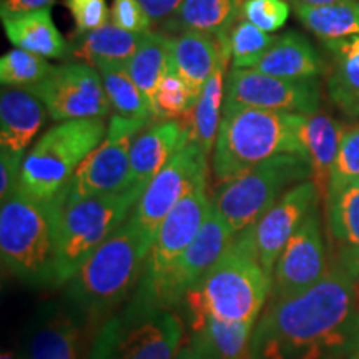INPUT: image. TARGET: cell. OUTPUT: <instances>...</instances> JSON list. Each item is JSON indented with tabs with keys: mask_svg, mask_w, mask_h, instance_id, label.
Returning <instances> with one entry per match:
<instances>
[{
	"mask_svg": "<svg viewBox=\"0 0 359 359\" xmlns=\"http://www.w3.org/2000/svg\"><path fill=\"white\" fill-rule=\"evenodd\" d=\"M358 341L356 281L333 263L302 294L268 303L251 336L250 359H346Z\"/></svg>",
	"mask_w": 359,
	"mask_h": 359,
	"instance_id": "obj_1",
	"label": "cell"
},
{
	"mask_svg": "<svg viewBox=\"0 0 359 359\" xmlns=\"http://www.w3.org/2000/svg\"><path fill=\"white\" fill-rule=\"evenodd\" d=\"M304 118L306 115L291 111L224 110L213 148L212 167L217 183L223 185L273 156H304L299 140Z\"/></svg>",
	"mask_w": 359,
	"mask_h": 359,
	"instance_id": "obj_2",
	"label": "cell"
},
{
	"mask_svg": "<svg viewBox=\"0 0 359 359\" xmlns=\"http://www.w3.org/2000/svg\"><path fill=\"white\" fill-rule=\"evenodd\" d=\"M271 283L273 276L255 255L248 226L235 235L230 248L182 303L185 309L203 311L219 321L257 323L271 294Z\"/></svg>",
	"mask_w": 359,
	"mask_h": 359,
	"instance_id": "obj_3",
	"label": "cell"
},
{
	"mask_svg": "<svg viewBox=\"0 0 359 359\" xmlns=\"http://www.w3.org/2000/svg\"><path fill=\"white\" fill-rule=\"evenodd\" d=\"M147 255L142 238L128 218L67 283L70 308L88 321L110 313L137 290Z\"/></svg>",
	"mask_w": 359,
	"mask_h": 359,
	"instance_id": "obj_4",
	"label": "cell"
},
{
	"mask_svg": "<svg viewBox=\"0 0 359 359\" xmlns=\"http://www.w3.org/2000/svg\"><path fill=\"white\" fill-rule=\"evenodd\" d=\"M0 258L30 286L55 285V212L50 201L17 188L0 210Z\"/></svg>",
	"mask_w": 359,
	"mask_h": 359,
	"instance_id": "obj_5",
	"label": "cell"
},
{
	"mask_svg": "<svg viewBox=\"0 0 359 359\" xmlns=\"http://www.w3.org/2000/svg\"><path fill=\"white\" fill-rule=\"evenodd\" d=\"M142 190L77 201L50 200L55 212V285H65L132 215Z\"/></svg>",
	"mask_w": 359,
	"mask_h": 359,
	"instance_id": "obj_6",
	"label": "cell"
},
{
	"mask_svg": "<svg viewBox=\"0 0 359 359\" xmlns=\"http://www.w3.org/2000/svg\"><path fill=\"white\" fill-rule=\"evenodd\" d=\"M103 118L70 120L47 130L24 158L20 185L32 198L50 201L69 185L107 135Z\"/></svg>",
	"mask_w": 359,
	"mask_h": 359,
	"instance_id": "obj_7",
	"label": "cell"
},
{
	"mask_svg": "<svg viewBox=\"0 0 359 359\" xmlns=\"http://www.w3.org/2000/svg\"><path fill=\"white\" fill-rule=\"evenodd\" d=\"M182 339L183 325L172 309L133 298L100 326L87 359H173Z\"/></svg>",
	"mask_w": 359,
	"mask_h": 359,
	"instance_id": "obj_8",
	"label": "cell"
},
{
	"mask_svg": "<svg viewBox=\"0 0 359 359\" xmlns=\"http://www.w3.org/2000/svg\"><path fill=\"white\" fill-rule=\"evenodd\" d=\"M311 180V167L303 155L273 156L258 167L219 187L213 210L233 235L246 230L281 198L291 187Z\"/></svg>",
	"mask_w": 359,
	"mask_h": 359,
	"instance_id": "obj_9",
	"label": "cell"
},
{
	"mask_svg": "<svg viewBox=\"0 0 359 359\" xmlns=\"http://www.w3.org/2000/svg\"><path fill=\"white\" fill-rule=\"evenodd\" d=\"M151 120L114 115L100 147L90 154L53 200L77 201L130 190V148Z\"/></svg>",
	"mask_w": 359,
	"mask_h": 359,
	"instance_id": "obj_10",
	"label": "cell"
},
{
	"mask_svg": "<svg viewBox=\"0 0 359 359\" xmlns=\"http://www.w3.org/2000/svg\"><path fill=\"white\" fill-rule=\"evenodd\" d=\"M206 172L208 156L190 140L145 187L130 215V222L140 235L147 253L168 213L191 190L206 183Z\"/></svg>",
	"mask_w": 359,
	"mask_h": 359,
	"instance_id": "obj_11",
	"label": "cell"
},
{
	"mask_svg": "<svg viewBox=\"0 0 359 359\" xmlns=\"http://www.w3.org/2000/svg\"><path fill=\"white\" fill-rule=\"evenodd\" d=\"M318 79L286 80L253 69H231L224 88V110L258 109L313 115L320 110Z\"/></svg>",
	"mask_w": 359,
	"mask_h": 359,
	"instance_id": "obj_12",
	"label": "cell"
},
{
	"mask_svg": "<svg viewBox=\"0 0 359 359\" xmlns=\"http://www.w3.org/2000/svg\"><path fill=\"white\" fill-rule=\"evenodd\" d=\"M27 90L40 98L55 122L103 118L111 109L100 74L85 62H65Z\"/></svg>",
	"mask_w": 359,
	"mask_h": 359,
	"instance_id": "obj_13",
	"label": "cell"
},
{
	"mask_svg": "<svg viewBox=\"0 0 359 359\" xmlns=\"http://www.w3.org/2000/svg\"><path fill=\"white\" fill-rule=\"evenodd\" d=\"M212 210L213 201L206 193V183L191 190L175 206L156 231L133 296H147L158 285L198 235Z\"/></svg>",
	"mask_w": 359,
	"mask_h": 359,
	"instance_id": "obj_14",
	"label": "cell"
},
{
	"mask_svg": "<svg viewBox=\"0 0 359 359\" xmlns=\"http://www.w3.org/2000/svg\"><path fill=\"white\" fill-rule=\"evenodd\" d=\"M235 235L228 230L217 212L212 210L198 235L170 271L147 296H133L138 302L155 308L170 309L183 302L188 291L198 285L215 263L230 248Z\"/></svg>",
	"mask_w": 359,
	"mask_h": 359,
	"instance_id": "obj_15",
	"label": "cell"
},
{
	"mask_svg": "<svg viewBox=\"0 0 359 359\" xmlns=\"http://www.w3.org/2000/svg\"><path fill=\"white\" fill-rule=\"evenodd\" d=\"M330 264L318 205L290 238L273 269L271 294L268 303L281 302L316 285L326 275Z\"/></svg>",
	"mask_w": 359,
	"mask_h": 359,
	"instance_id": "obj_16",
	"label": "cell"
},
{
	"mask_svg": "<svg viewBox=\"0 0 359 359\" xmlns=\"http://www.w3.org/2000/svg\"><path fill=\"white\" fill-rule=\"evenodd\" d=\"M320 200L316 185L306 180L283 193L281 198L257 223L251 224L255 255L268 275L273 276L281 251Z\"/></svg>",
	"mask_w": 359,
	"mask_h": 359,
	"instance_id": "obj_17",
	"label": "cell"
},
{
	"mask_svg": "<svg viewBox=\"0 0 359 359\" xmlns=\"http://www.w3.org/2000/svg\"><path fill=\"white\" fill-rule=\"evenodd\" d=\"M190 140L188 125L177 120L148 125L130 148V188L145 190L151 178Z\"/></svg>",
	"mask_w": 359,
	"mask_h": 359,
	"instance_id": "obj_18",
	"label": "cell"
},
{
	"mask_svg": "<svg viewBox=\"0 0 359 359\" xmlns=\"http://www.w3.org/2000/svg\"><path fill=\"white\" fill-rule=\"evenodd\" d=\"M190 343L201 359H250L255 323H226L196 309H185Z\"/></svg>",
	"mask_w": 359,
	"mask_h": 359,
	"instance_id": "obj_19",
	"label": "cell"
},
{
	"mask_svg": "<svg viewBox=\"0 0 359 359\" xmlns=\"http://www.w3.org/2000/svg\"><path fill=\"white\" fill-rule=\"evenodd\" d=\"M253 70L278 79L309 80L326 74L327 65L304 35L290 30L276 37Z\"/></svg>",
	"mask_w": 359,
	"mask_h": 359,
	"instance_id": "obj_20",
	"label": "cell"
},
{
	"mask_svg": "<svg viewBox=\"0 0 359 359\" xmlns=\"http://www.w3.org/2000/svg\"><path fill=\"white\" fill-rule=\"evenodd\" d=\"M47 109L27 88L2 90L0 95V148L24 154L47 120Z\"/></svg>",
	"mask_w": 359,
	"mask_h": 359,
	"instance_id": "obj_21",
	"label": "cell"
},
{
	"mask_svg": "<svg viewBox=\"0 0 359 359\" xmlns=\"http://www.w3.org/2000/svg\"><path fill=\"white\" fill-rule=\"evenodd\" d=\"M228 34H230V30H223V32L217 34L219 43H222V57H219V62L212 77L201 90L198 103L193 109L190 122H188L191 142H195L206 156L213 151L219 123H222L223 118L224 88H226L228 77L226 69L231 60L230 47H228Z\"/></svg>",
	"mask_w": 359,
	"mask_h": 359,
	"instance_id": "obj_22",
	"label": "cell"
},
{
	"mask_svg": "<svg viewBox=\"0 0 359 359\" xmlns=\"http://www.w3.org/2000/svg\"><path fill=\"white\" fill-rule=\"evenodd\" d=\"M343 123L331 115L316 111L306 115L299 130L304 156L311 167V182L320 191V198L326 201L331 170L338 156L341 142L344 137Z\"/></svg>",
	"mask_w": 359,
	"mask_h": 359,
	"instance_id": "obj_23",
	"label": "cell"
},
{
	"mask_svg": "<svg viewBox=\"0 0 359 359\" xmlns=\"http://www.w3.org/2000/svg\"><path fill=\"white\" fill-rule=\"evenodd\" d=\"M79 314L72 308H48L27 341V359H79Z\"/></svg>",
	"mask_w": 359,
	"mask_h": 359,
	"instance_id": "obj_24",
	"label": "cell"
},
{
	"mask_svg": "<svg viewBox=\"0 0 359 359\" xmlns=\"http://www.w3.org/2000/svg\"><path fill=\"white\" fill-rule=\"evenodd\" d=\"M331 58L327 93L344 116L359 120V35L341 40H323Z\"/></svg>",
	"mask_w": 359,
	"mask_h": 359,
	"instance_id": "obj_25",
	"label": "cell"
},
{
	"mask_svg": "<svg viewBox=\"0 0 359 359\" xmlns=\"http://www.w3.org/2000/svg\"><path fill=\"white\" fill-rule=\"evenodd\" d=\"M327 228L336 246L334 264L356 281L359 275V183L326 203Z\"/></svg>",
	"mask_w": 359,
	"mask_h": 359,
	"instance_id": "obj_26",
	"label": "cell"
},
{
	"mask_svg": "<svg viewBox=\"0 0 359 359\" xmlns=\"http://www.w3.org/2000/svg\"><path fill=\"white\" fill-rule=\"evenodd\" d=\"M222 57V43L217 35L201 32H183L172 39L170 47V69L191 87L201 93L217 69Z\"/></svg>",
	"mask_w": 359,
	"mask_h": 359,
	"instance_id": "obj_27",
	"label": "cell"
},
{
	"mask_svg": "<svg viewBox=\"0 0 359 359\" xmlns=\"http://www.w3.org/2000/svg\"><path fill=\"white\" fill-rule=\"evenodd\" d=\"M7 39L15 48L37 53L45 58H65L72 48L62 37L52 19L50 8L2 19Z\"/></svg>",
	"mask_w": 359,
	"mask_h": 359,
	"instance_id": "obj_28",
	"label": "cell"
},
{
	"mask_svg": "<svg viewBox=\"0 0 359 359\" xmlns=\"http://www.w3.org/2000/svg\"><path fill=\"white\" fill-rule=\"evenodd\" d=\"M145 34H133L115 24H105L82 34L70 55L79 62L97 67L105 62H128L140 47Z\"/></svg>",
	"mask_w": 359,
	"mask_h": 359,
	"instance_id": "obj_29",
	"label": "cell"
},
{
	"mask_svg": "<svg viewBox=\"0 0 359 359\" xmlns=\"http://www.w3.org/2000/svg\"><path fill=\"white\" fill-rule=\"evenodd\" d=\"M243 0H185L167 20L173 32L217 35L235 24Z\"/></svg>",
	"mask_w": 359,
	"mask_h": 359,
	"instance_id": "obj_30",
	"label": "cell"
},
{
	"mask_svg": "<svg viewBox=\"0 0 359 359\" xmlns=\"http://www.w3.org/2000/svg\"><path fill=\"white\" fill-rule=\"evenodd\" d=\"M107 98L115 115L133 120H155V110L128 72L127 62H105L97 65Z\"/></svg>",
	"mask_w": 359,
	"mask_h": 359,
	"instance_id": "obj_31",
	"label": "cell"
},
{
	"mask_svg": "<svg viewBox=\"0 0 359 359\" xmlns=\"http://www.w3.org/2000/svg\"><path fill=\"white\" fill-rule=\"evenodd\" d=\"M294 13L309 32L321 40H341L359 35V0L311 7L293 4Z\"/></svg>",
	"mask_w": 359,
	"mask_h": 359,
	"instance_id": "obj_32",
	"label": "cell"
},
{
	"mask_svg": "<svg viewBox=\"0 0 359 359\" xmlns=\"http://www.w3.org/2000/svg\"><path fill=\"white\" fill-rule=\"evenodd\" d=\"M172 39L160 32H147L135 55L127 62L128 72L154 105V95L170 65Z\"/></svg>",
	"mask_w": 359,
	"mask_h": 359,
	"instance_id": "obj_33",
	"label": "cell"
},
{
	"mask_svg": "<svg viewBox=\"0 0 359 359\" xmlns=\"http://www.w3.org/2000/svg\"><path fill=\"white\" fill-rule=\"evenodd\" d=\"M53 69L45 57L13 48L0 58V82L4 87L30 88L47 79Z\"/></svg>",
	"mask_w": 359,
	"mask_h": 359,
	"instance_id": "obj_34",
	"label": "cell"
},
{
	"mask_svg": "<svg viewBox=\"0 0 359 359\" xmlns=\"http://www.w3.org/2000/svg\"><path fill=\"white\" fill-rule=\"evenodd\" d=\"M200 93H196L173 69L165 72L154 95V110L156 118L173 120L180 116H190L198 103Z\"/></svg>",
	"mask_w": 359,
	"mask_h": 359,
	"instance_id": "obj_35",
	"label": "cell"
},
{
	"mask_svg": "<svg viewBox=\"0 0 359 359\" xmlns=\"http://www.w3.org/2000/svg\"><path fill=\"white\" fill-rule=\"evenodd\" d=\"M276 37L263 32L248 20L238 19L228 34V47L231 53L233 69H253L268 52Z\"/></svg>",
	"mask_w": 359,
	"mask_h": 359,
	"instance_id": "obj_36",
	"label": "cell"
},
{
	"mask_svg": "<svg viewBox=\"0 0 359 359\" xmlns=\"http://www.w3.org/2000/svg\"><path fill=\"white\" fill-rule=\"evenodd\" d=\"M359 183V123L344 132L338 156L331 170L326 201H331L346 188Z\"/></svg>",
	"mask_w": 359,
	"mask_h": 359,
	"instance_id": "obj_37",
	"label": "cell"
},
{
	"mask_svg": "<svg viewBox=\"0 0 359 359\" xmlns=\"http://www.w3.org/2000/svg\"><path fill=\"white\" fill-rule=\"evenodd\" d=\"M290 12V4L286 0H243L238 15L263 32L275 34L286 25Z\"/></svg>",
	"mask_w": 359,
	"mask_h": 359,
	"instance_id": "obj_38",
	"label": "cell"
},
{
	"mask_svg": "<svg viewBox=\"0 0 359 359\" xmlns=\"http://www.w3.org/2000/svg\"><path fill=\"white\" fill-rule=\"evenodd\" d=\"M77 27V34H87L109 24L110 11L105 0H64Z\"/></svg>",
	"mask_w": 359,
	"mask_h": 359,
	"instance_id": "obj_39",
	"label": "cell"
},
{
	"mask_svg": "<svg viewBox=\"0 0 359 359\" xmlns=\"http://www.w3.org/2000/svg\"><path fill=\"white\" fill-rule=\"evenodd\" d=\"M110 19L111 24L133 34L150 32L151 24H154L140 0H114Z\"/></svg>",
	"mask_w": 359,
	"mask_h": 359,
	"instance_id": "obj_40",
	"label": "cell"
},
{
	"mask_svg": "<svg viewBox=\"0 0 359 359\" xmlns=\"http://www.w3.org/2000/svg\"><path fill=\"white\" fill-rule=\"evenodd\" d=\"M24 154L0 148V200L6 201L20 185Z\"/></svg>",
	"mask_w": 359,
	"mask_h": 359,
	"instance_id": "obj_41",
	"label": "cell"
},
{
	"mask_svg": "<svg viewBox=\"0 0 359 359\" xmlns=\"http://www.w3.org/2000/svg\"><path fill=\"white\" fill-rule=\"evenodd\" d=\"M57 0H2L0 4V17L8 19V17L24 15V13L45 11L55 6Z\"/></svg>",
	"mask_w": 359,
	"mask_h": 359,
	"instance_id": "obj_42",
	"label": "cell"
},
{
	"mask_svg": "<svg viewBox=\"0 0 359 359\" xmlns=\"http://www.w3.org/2000/svg\"><path fill=\"white\" fill-rule=\"evenodd\" d=\"M185 0H140L151 22H165L177 12Z\"/></svg>",
	"mask_w": 359,
	"mask_h": 359,
	"instance_id": "obj_43",
	"label": "cell"
},
{
	"mask_svg": "<svg viewBox=\"0 0 359 359\" xmlns=\"http://www.w3.org/2000/svg\"><path fill=\"white\" fill-rule=\"evenodd\" d=\"M173 359H201L200 353L196 351V348L188 341V343L182 344V348L178 349V353L175 354Z\"/></svg>",
	"mask_w": 359,
	"mask_h": 359,
	"instance_id": "obj_44",
	"label": "cell"
},
{
	"mask_svg": "<svg viewBox=\"0 0 359 359\" xmlns=\"http://www.w3.org/2000/svg\"><path fill=\"white\" fill-rule=\"evenodd\" d=\"M341 2H348V0H291V4H302V6H311V7L331 6V4H341Z\"/></svg>",
	"mask_w": 359,
	"mask_h": 359,
	"instance_id": "obj_45",
	"label": "cell"
},
{
	"mask_svg": "<svg viewBox=\"0 0 359 359\" xmlns=\"http://www.w3.org/2000/svg\"><path fill=\"white\" fill-rule=\"evenodd\" d=\"M346 359H359V341H358L356 346L353 348V351L348 354V358H346Z\"/></svg>",
	"mask_w": 359,
	"mask_h": 359,
	"instance_id": "obj_46",
	"label": "cell"
},
{
	"mask_svg": "<svg viewBox=\"0 0 359 359\" xmlns=\"http://www.w3.org/2000/svg\"><path fill=\"white\" fill-rule=\"evenodd\" d=\"M0 359H22V358L15 356V354L11 353V351H4L2 356H0Z\"/></svg>",
	"mask_w": 359,
	"mask_h": 359,
	"instance_id": "obj_47",
	"label": "cell"
},
{
	"mask_svg": "<svg viewBox=\"0 0 359 359\" xmlns=\"http://www.w3.org/2000/svg\"><path fill=\"white\" fill-rule=\"evenodd\" d=\"M356 291H358V302H359V275L356 278Z\"/></svg>",
	"mask_w": 359,
	"mask_h": 359,
	"instance_id": "obj_48",
	"label": "cell"
}]
</instances>
